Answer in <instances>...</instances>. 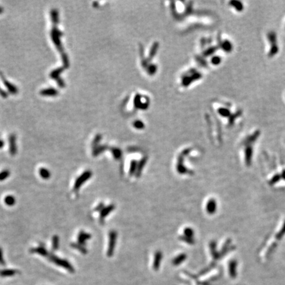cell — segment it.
Segmentation results:
<instances>
[{
    "label": "cell",
    "instance_id": "e0dca14e",
    "mask_svg": "<svg viewBox=\"0 0 285 285\" xmlns=\"http://www.w3.org/2000/svg\"><path fill=\"white\" fill-rule=\"evenodd\" d=\"M52 250L53 251H56L58 250L59 246V238L58 236L54 235L52 237Z\"/></svg>",
    "mask_w": 285,
    "mask_h": 285
},
{
    "label": "cell",
    "instance_id": "d6986e66",
    "mask_svg": "<svg viewBox=\"0 0 285 285\" xmlns=\"http://www.w3.org/2000/svg\"><path fill=\"white\" fill-rule=\"evenodd\" d=\"M215 202L214 200H210V201L207 204V210L209 213H213L215 212V210L216 209L215 206Z\"/></svg>",
    "mask_w": 285,
    "mask_h": 285
},
{
    "label": "cell",
    "instance_id": "f546056e",
    "mask_svg": "<svg viewBox=\"0 0 285 285\" xmlns=\"http://www.w3.org/2000/svg\"><path fill=\"white\" fill-rule=\"evenodd\" d=\"M4 8L0 6V14H2L3 13H4Z\"/></svg>",
    "mask_w": 285,
    "mask_h": 285
},
{
    "label": "cell",
    "instance_id": "cb8c5ba5",
    "mask_svg": "<svg viewBox=\"0 0 285 285\" xmlns=\"http://www.w3.org/2000/svg\"><path fill=\"white\" fill-rule=\"evenodd\" d=\"M185 259H186V255H179L178 258H176L174 259V260L173 264L176 265H179V263H182V262Z\"/></svg>",
    "mask_w": 285,
    "mask_h": 285
},
{
    "label": "cell",
    "instance_id": "7c38bea8",
    "mask_svg": "<svg viewBox=\"0 0 285 285\" xmlns=\"http://www.w3.org/2000/svg\"><path fill=\"white\" fill-rule=\"evenodd\" d=\"M39 174L42 178L44 179H48L50 178L51 173L49 170L46 168H41L39 170Z\"/></svg>",
    "mask_w": 285,
    "mask_h": 285
},
{
    "label": "cell",
    "instance_id": "9a60e30c",
    "mask_svg": "<svg viewBox=\"0 0 285 285\" xmlns=\"http://www.w3.org/2000/svg\"><path fill=\"white\" fill-rule=\"evenodd\" d=\"M90 235L88 234L85 233L84 232H81L79 234L78 236V242H79V244H84L85 241L89 238Z\"/></svg>",
    "mask_w": 285,
    "mask_h": 285
},
{
    "label": "cell",
    "instance_id": "5bb4252c",
    "mask_svg": "<svg viewBox=\"0 0 285 285\" xmlns=\"http://www.w3.org/2000/svg\"><path fill=\"white\" fill-rule=\"evenodd\" d=\"M236 262L232 261L230 263L229 265V273L230 275L232 278H235L236 276Z\"/></svg>",
    "mask_w": 285,
    "mask_h": 285
},
{
    "label": "cell",
    "instance_id": "7a4b0ae2",
    "mask_svg": "<svg viewBox=\"0 0 285 285\" xmlns=\"http://www.w3.org/2000/svg\"><path fill=\"white\" fill-rule=\"evenodd\" d=\"M62 35H63V33L58 29V28H57V26H54L52 30H51V33H50L51 38H52L54 44H55L56 48L58 49V51L60 52L61 54L64 53V48H63V46L60 40V37Z\"/></svg>",
    "mask_w": 285,
    "mask_h": 285
},
{
    "label": "cell",
    "instance_id": "ba28073f",
    "mask_svg": "<svg viewBox=\"0 0 285 285\" xmlns=\"http://www.w3.org/2000/svg\"><path fill=\"white\" fill-rule=\"evenodd\" d=\"M58 91L54 88H48L42 90L40 94L44 96H56L58 95Z\"/></svg>",
    "mask_w": 285,
    "mask_h": 285
},
{
    "label": "cell",
    "instance_id": "ffe728a7",
    "mask_svg": "<svg viewBox=\"0 0 285 285\" xmlns=\"http://www.w3.org/2000/svg\"><path fill=\"white\" fill-rule=\"evenodd\" d=\"M161 260V253H157V254L155 256V260L154 262V269L155 270H158L160 265V262Z\"/></svg>",
    "mask_w": 285,
    "mask_h": 285
},
{
    "label": "cell",
    "instance_id": "5b68a950",
    "mask_svg": "<svg viewBox=\"0 0 285 285\" xmlns=\"http://www.w3.org/2000/svg\"><path fill=\"white\" fill-rule=\"evenodd\" d=\"M9 153L10 155L15 156L17 152V137L15 134H11L9 137Z\"/></svg>",
    "mask_w": 285,
    "mask_h": 285
},
{
    "label": "cell",
    "instance_id": "52a82bcc",
    "mask_svg": "<svg viewBox=\"0 0 285 285\" xmlns=\"http://www.w3.org/2000/svg\"><path fill=\"white\" fill-rule=\"evenodd\" d=\"M30 252L33 253H37L40 255L43 256V257H48L49 255V252H48L47 250L43 246H38L37 247H34V248L30 249Z\"/></svg>",
    "mask_w": 285,
    "mask_h": 285
},
{
    "label": "cell",
    "instance_id": "d4e9b609",
    "mask_svg": "<svg viewBox=\"0 0 285 285\" xmlns=\"http://www.w3.org/2000/svg\"><path fill=\"white\" fill-rule=\"evenodd\" d=\"M218 112L223 117H229L230 115V110L229 109H226V108H221V109L218 110Z\"/></svg>",
    "mask_w": 285,
    "mask_h": 285
},
{
    "label": "cell",
    "instance_id": "30bf717a",
    "mask_svg": "<svg viewBox=\"0 0 285 285\" xmlns=\"http://www.w3.org/2000/svg\"><path fill=\"white\" fill-rule=\"evenodd\" d=\"M64 67L57 68V69L53 70L52 72L50 73V77L57 81L58 80H59V79H61L60 74L63 72V71H64Z\"/></svg>",
    "mask_w": 285,
    "mask_h": 285
},
{
    "label": "cell",
    "instance_id": "4316f807",
    "mask_svg": "<svg viewBox=\"0 0 285 285\" xmlns=\"http://www.w3.org/2000/svg\"><path fill=\"white\" fill-rule=\"evenodd\" d=\"M221 59L220 57H218V56L215 57V58H213V64H215V65L219 64L221 63Z\"/></svg>",
    "mask_w": 285,
    "mask_h": 285
},
{
    "label": "cell",
    "instance_id": "8992f818",
    "mask_svg": "<svg viewBox=\"0 0 285 285\" xmlns=\"http://www.w3.org/2000/svg\"><path fill=\"white\" fill-rule=\"evenodd\" d=\"M0 77H1V80L4 82V84L5 87H6L8 91L13 95H16V94L18 93V89L17 87H15V85H13L11 82L9 81H8L6 78H5V77L3 75V74L1 73H0Z\"/></svg>",
    "mask_w": 285,
    "mask_h": 285
},
{
    "label": "cell",
    "instance_id": "6da1fadb",
    "mask_svg": "<svg viewBox=\"0 0 285 285\" xmlns=\"http://www.w3.org/2000/svg\"><path fill=\"white\" fill-rule=\"evenodd\" d=\"M48 259H49L51 262H52V263H54V264H56V265L65 268V269L69 271L71 273H73L75 271V269H74L73 266L71 265L69 261L65 260V259L59 258L58 257H57V256H56L55 255L51 254V253H49V255H48Z\"/></svg>",
    "mask_w": 285,
    "mask_h": 285
},
{
    "label": "cell",
    "instance_id": "2e32d148",
    "mask_svg": "<svg viewBox=\"0 0 285 285\" xmlns=\"http://www.w3.org/2000/svg\"><path fill=\"white\" fill-rule=\"evenodd\" d=\"M230 4L232 7L237 10V11H242L244 9V5L241 1H231Z\"/></svg>",
    "mask_w": 285,
    "mask_h": 285
},
{
    "label": "cell",
    "instance_id": "603a6c76",
    "mask_svg": "<svg viewBox=\"0 0 285 285\" xmlns=\"http://www.w3.org/2000/svg\"><path fill=\"white\" fill-rule=\"evenodd\" d=\"M71 246H72L73 248H75V249H77L78 250L80 251L81 252H82V253H87V251L86 250H85V248H84L83 247H82L81 244H76V243H72L71 244Z\"/></svg>",
    "mask_w": 285,
    "mask_h": 285
},
{
    "label": "cell",
    "instance_id": "7402d4cb",
    "mask_svg": "<svg viewBox=\"0 0 285 285\" xmlns=\"http://www.w3.org/2000/svg\"><path fill=\"white\" fill-rule=\"evenodd\" d=\"M61 59L63 61V64H64V66L65 68H67L69 66V59H68V57L67 56V54L65 52L61 54Z\"/></svg>",
    "mask_w": 285,
    "mask_h": 285
},
{
    "label": "cell",
    "instance_id": "277c9868",
    "mask_svg": "<svg viewBox=\"0 0 285 285\" xmlns=\"http://www.w3.org/2000/svg\"><path fill=\"white\" fill-rule=\"evenodd\" d=\"M90 176L91 172H89V171H86V172L82 173L79 178H77L75 184H74V190H77L79 188H80L82 184L85 183L89 178H90Z\"/></svg>",
    "mask_w": 285,
    "mask_h": 285
},
{
    "label": "cell",
    "instance_id": "484cf974",
    "mask_svg": "<svg viewBox=\"0 0 285 285\" xmlns=\"http://www.w3.org/2000/svg\"><path fill=\"white\" fill-rule=\"evenodd\" d=\"M0 265H1L4 266L5 265V261L4 260V254H3V251L2 249L0 247Z\"/></svg>",
    "mask_w": 285,
    "mask_h": 285
},
{
    "label": "cell",
    "instance_id": "44dd1931",
    "mask_svg": "<svg viewBox=\"0 0 285 285\" xmlns=\"http://www.w3.org/2000/svg\"><path fill=\"white\" fill-rule=\"evenodd\" d=\"M10 176V172L8 170H4L0 172V182L4 181Z\"/></svg>",
    "mask_w": 285,
    "mask_h": 285
},
{
    "label": "cell",
    "instance_id": "4fadbf2b",
    "mask_svg": "<svg viewBox=\"0 0 285 285\" xmlns=\"http://www.w3.org/2000/svg\"><path fill=\"white\" fill-rule=\"evenodd\" d=\"M222 48L226 52H230L233 49V45L231 43V42H230L228 40L226 41H224L222 42Z\"/></svg>",
    "mask_w": 285,
    "mask_h": 285
},
{
    "label": "cell",
    "instance_id": "9c48e42d",
    "mask_svg": "<svg viewBox=\"0 0 285 285\" xmlns=\"http://www.w3.org/2000/svg\"><path fill=\"white\" fill-rule=\"evenodd\" d=\"M50 17L54 26L59 24V12L56 9H52L50 11Z\"/></svg>",
    "mask_w": 285,
    "mask_h": 285
},
{
    "label": "cell",
    "instance_id": "ac0fdd59",
    "mask_svg": "<svg viewBox=\"0 0 285 285\" xmlns=\"http://www.w3.org/2000/svg\"><path fill=\"white\" fill-rule=\"evenodd\" d=\"M15 198L13 195H7L4 198V202L8 206H13L15 203Z\"/></svg>",
    "mask_w": 285,
    "mask_h": 285
},
{
    "label": "cell",
    "instance_id": "8fae6325",
    "mask_svg": "<svg viewBox=\"0 0 285 285\" xmlns=\"http://www.w3.org/2000/svg\"><path fill=\"white\" fill-rule=\"evenodd\" d=\"M17 273V271L14 269H4L0 271V276L2 277H9V276H13L15 275Z\"/></svg>",
    "mask_w": 285,
    "mask_h": 285
},
{
    "label": "cell",
    "instance_id": "3957f363",
    "mask_svg": "<svg viewBox=\"0 0 285 285\" xmlns=\"http://www.w3.org/2000/svg\"><path fill=\"white\" fill-rule=\"evenodd\" d=\"M267 39L271 43V49L269 52V56L273 57L275 56L278 52V47L277 45V38L274 31H270L267 34Z\"/></svg>",
    "mask_w": 285,
    "mask_h": 285
},
{
    "label": "cell",
    "instance_id": "83f0119b",
    "mask_svg": "<svg viewBox=\"0 0 285 285\" xmlns=\"http://www.w3.org/2000/svg\"><path fill=\"white\" fill-rule=\"evenodd\" d=\"M0 95H1L3 98H7V96H8V93L6 92V91H5L4 90H3L2 88L0 87Z\"/></svg>",
    "mask_w": 285,
    "mask_h": 285
},
{
    "label": "cell",
    "instance_id": "f1b7e54d",
    "mask_svg": "<svg viewBox=\"0 0 285 285\" xmlns=\"http://www.w3.org/2000/svg\"><path fill=\"white\" fill-rule=\"evenodd\" d=\"M4 146V142L1 139H0V149H2Z\"/></svg>",
    "mask_w": 285,
    "mask_h": 285
}]
</instances>
